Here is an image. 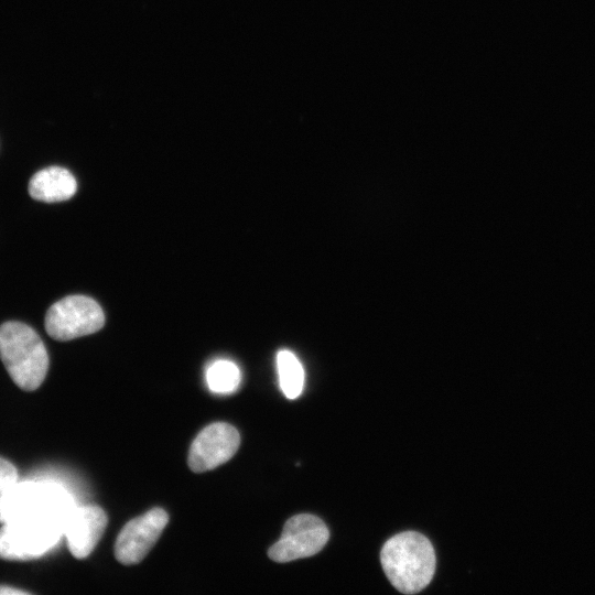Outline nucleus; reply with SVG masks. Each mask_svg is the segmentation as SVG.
<instances>
[{
    "label": "nucleus",
    "instance_id": "1",
    "mask_svg": "<svg viewBox=\"0 0 595 595\" xmlns=\"http://www.w3.org/2000/svg\"><path fill=\"white\" fill-rule=\"evenodd\" d=\"M382 569L392 584L403 594L424 589L435 572V553L431 542L421 533L407 531L389 539L382 547Z\"/></svg>",
    "mask_w": 595,
    "mask_h": 595
},
{
    "label": "nucleus",
    "instance_id": "2",
    "mask_svg": "<svg viewBox=\"0 0 595 595\" xmlns=\"http://www.w3.org/2000/svg\"><path fill=\"white\" fill-rule=\"evenodd\" d=\"M0 359L22 390H36L46 377L48 355L45 345L26 324L7 322L0 326Z\"/></svg>",
    "mask_w": 595,
    "mask_h": 595
},
{
    "label": "nucleus",
    "instance_id": "3",
    "mask_svg": "<svg viewBox=\"0 0 595 595\" xmlns=\"http://www.w3.org/2000/svg\"><path fill=\"white\" fill-rule=\"evenodd\" d=\"M66 493L40 480H19L0 495V523L20 519H51L63 523L72 510Z\"/></svg>",
    "mask_w": 595,
    "mask_h": 595
},
{
    "label": "nucleus",
    "instance_id": "4",
    "mask_svg": "<svg viewBox=\"0 0 595 595\" xmlns=\"http://www.w3.org/2000/svg\"><path fill=\"white\" fill-rule=\"evenodd\" d=\"M63 534V523L51 519H20L0 527V559L30 561L52 550Z\"/></svg>",
    "mask_w": 595,
    "mask_h": 595
},
{
    "label": "nucleus",
    "instance_id": "5",
    "mask_svg": "<svg viewBox=\"0 0 595 595\" xmlns=\"http://www.w3.org/2000/svg\"><path fill=\"white\" fill-rule=\"evenodd\" d=\"M105 324L99 304L85 295H69L54 303L45 315L46 333L65 342L90 335Z\"/></svg>",
    "mask_w": 595,
    "mask_h": 595
},
{
    "label": "nucleus",
    "instance_id": "6",
    "mask_svg": "<svg viewBox=\"0 0 595 595\" xmlns=\"http://www.w3.org/2000/svg\"><path fill=\"white\" fill-rule=\"evenodd\" d=\"M329 532L316 516L303 513L290 518L280 539L268 550V556L278 563L312 556L326 544Z\"/></svg>",
    "mask_w": 595,
    "mask_h": 595
},
{
    "label": "nucleus",
    "instance_id": "7",
    "mask_svg": "<svg viewBox=\"0 0 595 595\" xmlns=\"http://www.w3.org/2000/svg\"><path fill=\"white\" fill-rule=\"evenodd\" d=\"M169 522L162 508H153L125 524L115 544L116 559L125 564L140 563L154 547Z\"/></svg>",
    "mask_w": 595,
    "mask_h": 595
},
{
    "label": "nucleus",
    "instance_id": "8",
    "mask_svg": "<svg viewBox=\"0 0 595 595\" xmlns=\"http://www.w3.org/2000/svg\"><path fill=\"white\" fill-rule=\"evenodd\" d=\"M240 435L235 426L216 422L205 426L193 441L188 467L194 473L212 470L229 461L237 452Z\"/></svg>",
    "mask_w": 595,
    "mask_h": 595
},
{
    "label": "nucleus",
    "instance_id": "9",
    "mask_svg": "<svg viewBox=\"0 0 595 595\" xmlns=\"http://www.w3.org/2000/svg\"><path fill=\"white\" fill-rule=\"evenodd\" d=\"M108 523L106 512L97 505H85L73 508L63 527L69 552L76 559L87 558Z\"/></svg>",
    "mask_w": 595,
    "mask_h": 595
},
{
    "label": "nucleus",
    "instance_id": "10",
    "mask_svg": "<svg viewBox=\"0 0 595 595\" xmlns=\"http://www.w3.org/2000/svg\"><path fill=\"white\" fill-rule=\"evenodd\" d=\"M76 188L73 174L61 166H50L36 172L29 183L30 196L45 203L67 201L76 193Z\"/></svg>",
    "mask_w": 595,
    "mask_h": 595
},
{
    "label": "nucleus",
    "instance_id": "11",
    "mask_svg": "<svg viewBox=\"0 0 595 595\" xmlns=\"http://www.w3.org/2000/svg\"><path fill=\"white\" fill-rule=\"evenodd\" d=\"M277 369L282 392L289 399H296L304 387V369L298 357L288 349L280 350Z\"/></svg>",
    "mask_w": 595,
    "mask_h": 595
},
{
    "label": "nucleus",
    "instance_id": "12",
    "mask_svg": "<svg viewBox=\"0 0 595 595\" xmlns=\"http://www.w3.org/2000/svg\"><path fill=\"white\" fill-rule=\"evenodd\" d=\"M240 370L230 360H216L206 370L208 388L216 393H229L240 383Z\"/></svg>",
    "mask_w": 595,
    "mask_h": 595
},
{
    "label": "nucleus",
    "instance_id": "13",
    "mask_svg": "<svg viewBox=\"0 0 595 595\" xmlns=\"http://www.w3.org/2000/svg\"><path fill=\"white\" fill-rule=\"evenodd\" d=\"M19 482L15 466L0 456V495Z\"/></svg>",
    "mask_w": 595,
    "mask_h": 595
},
{
    "label": "nucleus",
    "instance_id": "14",
    "mask_svg": "<svg viewBox=\"0 0 595 595\" xmlns=\"http://www.w3.org/2000/svg\"><path fill=\"white\" fill-rule=\"evenodd\" d=\"M17 594L23 595V594H29V593L23 589H19L12 586L0 585V595H17Z\"/></svg>",
    "mask_w": 595,
    "mask_h": 595
}]
</instances>
